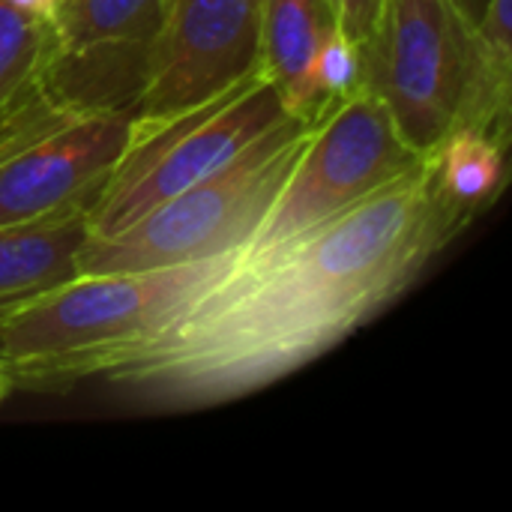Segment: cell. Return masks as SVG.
<instances>
[{
	"label": "cell",
	"mask_w": 512,
	"mask_h": 512,
	"mask_svg": "<svg viewBox=\"0 0 512 512\" xmlns=\"http://www.w3.org/2000/svg\"><path fill=\"white\" fill-rule=\"evenodd\" d=\"M462 231L429 159H420L261 267L228 273L108 381L147 408H204L255 393L399 300Z\"/></svg>",
	"instance_id": "cell-1"
},
{
	"label": "cell",
	"mask_w": 512,
	"mask_h": 512,
	"mask_svg": "<svg viewBox=\"0 0 512 512\" xmlns=\"http://www.w3.org/2000/svg\"><path fill=\"white\" fill-rule=\"evenodd\" d=\"M234 267V255L135 273H78L0 321L15 390L108 378L165 339Z\"/></svg>",
	"instance_id": "cell-2"
},
{
	"label": "cell",
	"mask_w": 512,
	"mask_h": 512,
	"mask_svg": "<svg viewBox=\"0 0 512 512\" xmlns=\"http://www.w3.org/2000/svg\"><path fill=\"white\" fill-rule=\"evenodd\" d=\"M360 84L420 159L462 129L510 144L512 60L495 57L453 0H381Z\"/></svg>",
	"instance_id": "cell-3"
},
{
	"label": "cell",
	"mask_w": 512,
	"mask_h": 512,
	"mask_svg": "<svg viewBox=\"0 0 512 512\" xmlns=\"http://www.w3.org/2000/svg\"><path fill=\"white\" fill-rule=\"evenodd\" d=\"M315 120L288 114L207 180L153 207L129 228L87 240L78 273H135L237 255L291 177Z\"/></svg>",
	"instance_id": "cell-4"
},
{
	"label": "cell",
	"mask_w": 512,
	"mask_h": 512,
	"mask_svg": "<svg viewBox=\"0 0 512 512\" xmlns=\"http://www.w3.org/2000/svg\"><path fill=\"white\" fill-rule=\"evenodd\" d=\"M288 114L276 84L258 66L180 114L159 120L132 117L126 150L87 210V240L111 237L207 180Z\"/></svg>",
	"instance_id": "cell-5"
},
{
	"label": "cell",
	"mask_w": 512,
	"mask_h": 512,
	"mask_svg": "<svg viewBox=\"0 0 512 512\" xmlns=\"http://www.w3.org/2000/svg\"><path fill=\"white\" fill-rule=\"evenodd\" d=\"M420 162L399 138L384 105L360 84L315 120L282 192L237 249L231 273H246L342 216Z\"/></svg>",
	"instance_id": "cell-6"
},
{
	"label": "cell",
	"mask_w": 512,
	"mask_h": 512,
	"mask_svg": "<svg viewBox=\"0 0 512 512\" xmlns=\"http://www.w3.org/2000/svg\"><path fill=\"white\" fill-rule=\"evenodd\" d=\"M129 132L132 114H66L42 96L0 135V228L87 213Z\"/></svg>",
	"instance_id": "cell-7"
},
{
	"label": "cell",
	"mask_w": 512,
	"mask_h": 512,
	"mask_svg": "<svg viewBox=\"0 0 512 512\" xmlns=\"http://www.w3.org/2000/svg\"><path fill=\"white\" fill-rule=\"evenodd\" d=\"M264 0H168L135 120L180 114L261 66Z\"/></svg>",
	"instance_id": "cell-8"
},
{
	"label": "cell",
	"mask_w": 512,
	"mask_h": 512,
	"mask_svg": "<svg viewBox=\"0 0 512 512\" xmlns=\"http://www.w3.org/2000/svg\"><path fill=\"white\" fill-rule=\"evenodd\" d=\"M153 42L60 48L51 39L39 90L66 114H132L150 78Z\"/></svg>",
	"instance_id": "cell-9"
},
{
	"label": "cell",
	"mask_w": 512,
	"mask_h": 512,
	"mask_svg": "<svg viewBox=\"0 0 512 512\" xmlns=\"http://www.w3.org/2000/svg\"><path fill=\"white\" fill-rule=\"evenodd\" d=\"M336 27L327 0H264L261 6V69L297 117L315 120L333 102L318 90L315 63Z\"/></svg>",
	"instance_id": "cell-10"
},
{
	"label": "cell",
	"mask_w": 512,
	"mask_h": 512,
	"mask_svg": "<svg viewBox=\"0 0 512 512\" xmlns=\"http://www.w3.org/2000/svg\"><path fill=\"white\" fill-rule=\"evenodd\" d=\"M87 213L0 228V321L78 276Z\"/></svg>",
	"instance_id": "cell-11"
},
{
	"label": "cell",
	"mask_w": 512,
	"mask_h": 512,
	"mask_svg": "<svg viewBox=\"0 0 512 512\" xmlns=\"http://www.w3.org/2000/svg\"><path fill=\"white\" fill-rule=\"evenodd\" d=\"M507 147L486 132L462 129L426 156L438 195L465 228L501 195L507 183Z\"/></svg>",
	"instance_id": "cell-12"
},
{
	"label": "cell",
	"mask_w": 512,
	"mask_h": 512,
	"mask_svg": "<svg viewBox=\"0 0 512 512\" xmlns=\"http://www.w3.org/2000/svg\"><path fill=\"white\" fill-rule=\"evenodd\" d=\"M168 0H57L51 39L60 48L102 42H153Z\"/></svg>",
	"instance_id": "cell-13"
},
{
	"label": "cell",
	"mask_w": 512,
	"mask_h": 512,
	"mask_svg": "<svg viewBox=\"0 0 512 512\" xmlns=\"http://www.w3.org/2000/svg\"><path fill=\"white\" fill-rule=\"evenodd\" d=\"M51 51V21L0 0V135L39 99V75Z\"/></svg>",
	"instance_id": "cell-14"
},
{
	"label": "cell",
	"mask_w": 512,
	"mask_h": 512,
	"mask_svg": "<svg viewBox=\"0 0 512 512\" xmlns=\"http://www.w3.org/2000/svg\"><path fill=\"white\" fill-rule=\"evenodd\" d=\"M360 78H363L360 45L336 27L327 36V42L321 45L318 63H315L318 90L330 102V99H339V96H348L351 90H357Z\"/></svg>",
	"instance_id": "cell-15"
},
{
	"label": "cell",
	"mask_w": 512,
	"mask_h": 512,
	"mask_svg": "<svg viewBox=\"0 0 512 512\" xmlns=\"http://www.w3.org/2000/svg\"><path fill=\"white\" fill-rule=\"evenodd\" d=\"M327 3L333 9V18H336L339 30L348 33L357 45H363L372 24H375L381 0H327Z\"/></svg>",
	"instance_id": "cell-16"
},
{
	"label": "cell",
	"mask_w": 512,
	"mask_h": 512,
	"mask_svg": "<svg viewBox=\"0 0 512 512\" xmlns=\"http://www.w3.org/2000/svg\"><path fill=\"white\" fill-rule=\"evenodd\" d=\"M6 3H9V6H15V9H21V12H30V15L48 18V21H51L54 6H57V0H6Z\"/></svg>",
	"instance_id": "cell-17"
},
{
	"label": "cell",
	"mask_w": 512,
	"mask_h": 512,
	"mask_svg": "<svg viewBox=\"0 0 512 512\" xmlns=\"http://www.w3.org/2000/svg\"><path fill=\"white\" fill-rule=\"evenodd\" d=\"M453 3H456V6L462 9V15L477 27L480 18H483V12H486V3H489V0H453Z\"/></svg>",
	"instance_id": "cell-18"
},
{
	"label": "cell",
	"mask_w": 512,
	"mask_h": 512,
	"mask_svg": "<svg viewBox=\"0 0 512 512\" xmlns=\"http://www.w3.org/2000/svg\"><path fill=\"white\" fill-rule=\"evenodd\" d=\"M12 381H9V375H6V369H3V363H0V405L12 396Z\"/></svg>",
	"instance_id": "cell-19"
}]
</instances>
